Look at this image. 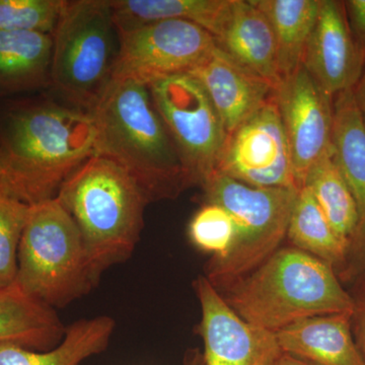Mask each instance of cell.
<instances>
[{
  "mask_svg": "<svg viewBox=\"0 0 365 365\" xmlns=\"http://www.w3.org/2000/svg\"><path fill=\"white\" fill-rule=\"evenodd\" d=\"M14 282L54 309L96 287L81 232L56 197L29 208Z\"/></svg>",
  "mask_w": 365,
  "mask_h": 365,
  "instance_id": "8992f818",
  "label": "cell"
},
{
  "mask_svg": "<svg viewBox=\"0 0 365 365\" xmlns=\"http://www.w3.org/2000/svg\"><path fill=\"white\" fill-rule=\"evenodd\" d=\"M203 86L228 134L272 97L274 86L215 45L189 72Z\"/></svg>",
  "mask_w": 365,
  "mask_h": 365,
  "instance_id": "5bb4252c",
  "label": "cell"
},
{
  "mask_svg": "<svg viewBox=\"0 0 365 365\" xmlns=\"http://www.w3.org/2000/svg\"><path fill=\"white\" fill-rule=\"evenodd\" d=\"M148 88L185 168L201 186L216 172L227 138L215 106L190 74L162 79Z\"/></svg>",
  "mask_w": 365,
  "mask_h": 365,
  "instance_id": "ba28073f",
  "label": "cell"
},
{
  "mask_svg": "<svg viewBox=\"0 0 365 365\" xmlns=\"http://www.w3.org/2000/svg\"><path fill=\"white\" fill-rule=\"evenodd\" d=\"M51 83L91 112L112 81L119 34L108 0H64L52 34Z\"/></svg>",
  "mask_w": 365,
  "mask_h": 365,
  "instance_id": "52a82bcc",
  "label": "cell"
},
{
  "mask_svg": "<svg viewBox=\"0 0 365 365\" xmlns=\"http://www.w3.org/2000/svg\"><path fill=\"white\" fill-rule=\"evenodd\" d=\"M30 205L0 192V288L9 287L18 273V255Z\"/></svg>",
  "mask_w": 365,
  "mask_h": 365,
  "instance_id": "d4e9b609",
  "label": "cell"
},
{
  "mask_svg": "<svg viewBox=\"0 0 365 365\" xmlns=\"http://www.w3.org/2000/svg\"><path fill=\"white\" fill-rule=\"evenodd\" d=\"M220 294L242 319L273 333L300 319L355 309L332 266L292 247L277 250Z\"/></svg>",
  "mask_w": 365,
  "mask_h": 365,
  "instance_id": "277c9868",
  "label": "cell"
},
{
  "mask_svg": "<svg viewBox=\"0 0 365 365\" xmlns=\"http://www.w3.org/2000/svg\"><path fill=\"white\" fill-rule=\"evenodd\" d=\"M273 365H313L307 364L306 361H302V360L295 359L294 356H290V355L282 354L280 355L279 359L276 360L275 364Z\"/></svg>",
  "mask_w": 365,
  "mask_h": 365,
  "instance_id": "1f68e13d",
  "label": "cell"
},
{
  "mask_svg": "<svg viewBox=\"0 0 365 365\" xmlns=\"http://www.w3.org/2000/svg\"><path fill=\"white\" fill-rule=\"evenodd\" d=\"M189 237L197 248L212 254V258H222L234 244V220L222 206L206 203L192 218Z\"/></svg>",
  "mask_w": 365,
  "mask_h": 365,
  "instance_id": "4316f807",
  "label": "cell"
},
{
  "mask_svg": "<svg viewBox=\"0 0 365 365\" xmlns=\"http://www.w3.org/2000/svg\"><path fill=\"white\" fill-rule=\"evenodd\" d=\"M118 34L112 79H130L148 86L188 74L216 45L207 31L188 21H158Z\"/></svg>",
  "mask_w": 365,
  "mask_h": 365,
  "instance_id": "9c48e42d",
  "label": "cell"
},
{
  "mask_svg": "<svg viewBox=\"0 0 365 365\" xmlns=\"http://www.w3.org/2000/svg\"><path fill=\"white\" fill-rule=\"evenodd\" d=\"M355 302L354 313L353 318L355 319V326H356V333L359 336V350L365 360V294L362 295L361 299Z\"/></svg>",
  "mask_w": 365,
  "mask_h": 365,
  "instance_id": "f1b7e54d",
  "label": "cell"
},
{
  "mask_svg": "<svg viewBox=\"0 0 365 365\" xmlns=\"http://www.w3.org/2000/svg\"><path fill=\"white\" fill-rule=\"evenodd\" d=\"M216 172L250 186L299 190L274 93L228 134Z\"/></svg>",
  "mask_w": 365,
  "mask_h": 365,
  "instance_id": "30bf717a",
  "label": "cell"
},
{
  "mask_svg": "<svg viewBox=\"0 0 365 365\" xmlns=\"http://www.w3.org/2000/svg\"><path fill=\"white\" fill-rule=\"evenodd\" d=\"M235 62L275 86L279 83L277 45L272 26L252 0H230L212 35Z\"/></svg>",
  "mask_w": 365,
  "mask_h": 365,
  "instance_id": "9a60e30c",
  "label": "cell"
},
{
  "mask_svg": "<svg viewBox=\"0 0 365 365\" xmlns=\"http://www.w3.org/2000/svg\"><path fill=\"white\" fill-rule=\"evenodd\" d=\"M353 91H354L355 101H356V104L359 106V111L361 113L365 123V63L359 81H357Z\"/></svg>",
  "mask_w": 365,
  "mask_h": 365,
  "instance_id": "f546056e",
  "label": "cell"
},
{
  "mask_svg": "<svg viewBox=\"0 0 365 365\" xmlns=\"http://www.w3.org/2000/svg\"><path fill=\"white\" fill-rule=\"evenodd\" d=\"M63 0H0V31L54 32Z\"/></svg>",
  "mask_w": 365,
  "mask_h": 365,
  "instance_id": "484cf974",
  "label": "cell"
},
{
  "mask_svg": "<svg viewBox=\"0 0 365 365\" xmlns=\"http://www.w3.org/2000/svg\"><path fill=\"white\" fill-rule=\"evenodd\" d=\"M274 98L287 133L295 182L302 189L314 163L332 150L333 98L302 66L281 79Z\"/></svg>",
  "mask_w": 365,
  "mask_h": 365,
  "instance_id": "8fae6325",
  "label": "cell"
},
{
  "mask_svg": "<svg viewBox=\"0 0 365 365\" xmlns=\"http://www.w3.org/2000/svg\"><path fill=\"white\" fill-rule=\"evenodd\" d=\"M332 148L334 158L359 209L355 241H365V123L353 88L334 97Z\"/></svg>",
  "mask_w": 365,
  "mask_h": 365,
  "instance_id": "ac0fdd59",
  "label": "cell"
},
{
  "mask_svg": "<svg viewBox=\"0 0 365 365\" xmlns=\"http://www.w3.org/2000/svg\"><path fill=\"white\" fill-rule=\"evenodd\" d=\"M287 237L294 248L306 252L332 267L343 264L349 250L334 232L307 187H302L297 193Z\"/></svg>",
  "mask_w": 365,
  "mask_h": 365,
  "instance_id": "cb8c5ba5",
  "label": "cell"
},
{
  "mask_svg": "<svg viewBox=\"0 0 365 365\" xmlns=\"http://www.w3.org/2000/svg\"><path fill=\"white\" fill-rule=\"evenodd\" d=\"M272 26L280 81L302 66L322 0H252Z\"/></svg>",
  "mask_w": 365,
  "mask_h": 365,
  "instance_id": "44dd1931",
  "label": "cell"
},
{
  "mask_svg": "<svg viewBox=\"0 0 365 365\" xmlns=\"http://www.w3.org/2000/svg\"><path fill=\"white\" fill-rule=\"evenodd\" d=\"M52 52L50 34L0 31V95L51 83Z\"/></svg>",
  "mask_w": 365,
  "mask_h": 365,
  "instance_id": "d6986e66",
  "label": "cell"
},
{
  "mask_svg": "<svg viewBox=\"0 0 365 365\" xmlns=\"http://www.w3.org/2000/svg\"><path fill=\"white\" fill-rule=\"evenodd\" d=\"M344 4L348 24L365 61V0H348Z\"/></svg>",
  "mask_w": 365,
  "mask_h": 365,
  "instance_id": "83f0119b",
  "label": "cell"
},
{
  "mask_svg": "<svg viewBox=\"0 0 365 365\" xmlns=\"http://www.w3.org/2000/svg\"><path fill=\"white\" fill-rule=\"evenodd\" d=\"M90 113L50 102H25L0 115V192L33 205L55 198L95 155Z\"/></svg>",
  "mask_w": 365,
  "mask_h": 365,
  "instance_id": "6da1fadb",
  "label": "cell"
},
{
  "mask_svg": "<svg viewBox=\"0 0 365 365\" xmlns=\"http://www.w3.org/2000/svg\"><path fill=\"white\" fill-rule=\"evenodd\" d=\"M201 307L197 332L205 365H273L282 354L275 333L242 319L205 276L194 281Z\"/></svg>",
  "mask_w": 365,
  "mask_h": 365,
  "instance_id": "7c38bea8",
  "label": "cell"
},
{
  "mask_svg": "<svg viewBox=\"0 0 365 365\" xmlns=\"http://www.w3.org/2000/svg\"><path fill=\"white\" fill-rule=\"evenodd\" d=\"M353 313L295 322L275 333L281 351L313 365H365L353 339Z\"/></svg>",
  "mask_w": 365,
  "mask_h": 365,
  "instance_id": "2e32d148",
  "label": "cell"
},
{
  "mask_svg": "<svg viewBox=\"0 0 365 365\" xmlns=\"http://www.w3.org/2000/svg\"><path fill=\"white\" fill-rule=\"evenodd\" d=\"M56 198L81 232L97 287L108 269L130 258L140 240L150 200L126 170L98 155L62 184Z\"/></svg>",
  "mask_w": 365,
  "mask_h": 365,
  "instance_id": "3957f363",
  "label": "cell"
},
{
  "mask_svg": "<svg viewBox=\"0 0 365 365\" xmlns=\"http://www.w3.org/2000/svg\"><path fill=\"white\" fill-rule=\"evenodd\" d=\"M364 63V54L348 24L344 4L322 0L302 66L319 88L334 98L342 91L354 88Z\"/></svg>",
  "mask_w": 365,
  "mask_h": 365,
  "instance_id": "4fadbf2b",
  "label": "cell"
},
{
  "mask_svg": "<svg viewBox=\"0 0 365 365\" xmlns=\"http://www.w3.org/2000/svg\"><path fill=\"white\" fill-rule=\"evenodd\" d=\"M184 365H205L204 364L202 352L199 349H190L184 357Z\"/></svg>",
  "mask_w": 365,
  "mask_h": 365,
  "instance_id": "4dcf8cb0",
  "label": "cell"
},
{
  "mask_svg": "<svg viewBox=\"0 0 365 365\" xmlns=\"http://www.w3.org/2000/svg\"><path fill=\"white\" fill-rule=\"evenodd\" d=\"M95 155L114 160L137 182L150 202L177 198L193 179L155 109L148 86L112 79L91 110Z\"/></svg>",
  "mask_w": 365,
  "mask_h": 365,
  "instance_id": "7a4b0ae2",
  "label": "cell"
},
{
  "mask_svg": "<svg viewBox=\"0 0 365 365\" xmlns=\"http://www.w3.org/2000/svg\"><path fill=\"white\" fill-rule=\"evenodd\" d=\"M304 187L309 189L334 232L350 248L359 232V209L334 158L333 148L309 170Z\"/></svg>",
  "mask_w": 365,
  "mask_h": 365,
  "instance_id": "603a6c76",
  "label": "cell"
},
{
  "mask_svg": "<svg viewBox=\"0 0 365 365\" xmlns=\"http://www.w3.org/2000/svg\"><path fill=\"white\" fill-rule=\"evenodd\" d=\"M207 203L222 206L234 220L235 237L222 258H211L205 277L218 292L272 256L284 237L299 189L262 188L215 172L203 182Z\"/></svg>",
  "mask_w": 365,
  "mask_h": 365,
  "instance_id": "5b68a950",
  "label": "cell"
},
{
  "mask_svg": "<svg viewBox=\"0 0 365 365\" xmlns=\"http://www.w3.org/2000/svg\"><path fill=\"white\" fill-rule=\"evenodd\" d=\"M114 331L111 317L79 319L66 327V335L58 345L46 351L0 344V365H81L107 349Z\"/></svg>",
  "mask_w": 365,
  "mask_h": 365,
  "instance_id": "ffe728a7",
  "label": "cell"
},
{
  "mask_svg": "<svg viewBox=\"0 0 365 365\" xmlns=\"http://www.w3.org/2000/svg\"><path fill=\"white\" fill-rule=\"evenodd\" d=\"M118 32L169 20L196 24L211 36L227 11L230 0H111Z\"/></svg>",
  "mask_w": 365,
  "mask_h": 365,
  "instance_id": "7402d4cb",
  "label": "cell"
},
{
  "mask_svg": "<svg viewBox=\"0 0 365 365\" xmlns=\"http://www.w3.org/2000/svg\"><path fill=\"white\" fill-rule=\"evenodd\" d=\"M54 309L26 294L16 282L0 288V344H14L46 351L66 335Z\"/></svg>",
  "mask_w": 365,
  "mask_h": 365,
  "instance_id": "e0dca14e",
  "label": "cell"
}]
</instances>
